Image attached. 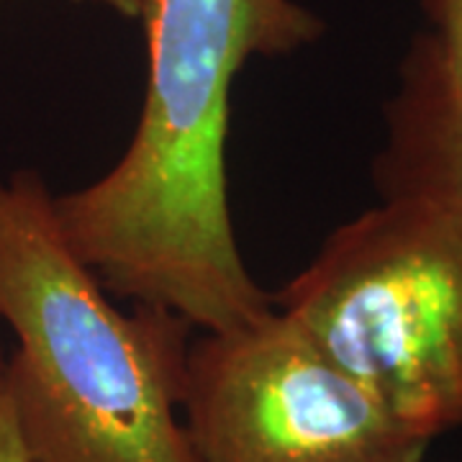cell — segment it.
Returning a JSON list of instances; mask_svg holds the SVG:
<instances>
[{
    "instance_id": "cell-1",
    "label": "cell",
    "mask_w": 462,
    "mask_h": 462,
    "mask_svg": "<svg viewBox=\"0 0 462 462\" xmlns=\"http://www.w3.org/2000/svg\"><path fill=\"white\" fill-rule=\"evenodd\" d=\"M147 90L126 152L98 180L54 196L69 249L100 285L221 331L273 309L231 224V85L252 57L321 36L296 0H144Z\"/></svg>"
},
{
    "instance_id": "cell-2",
    "label": "cell",
    "mask_w": 462,
    "mask_h": 462,
    "mask_svg": "<svg viewBox=\"0 0 462 462\" xmlns=\"http://www.w3.org/2000/svg\"><path fill=\"white\" fill-rule=\"evenodd\" d=\"M108 296L65 242L44 178H0L5 385L29 462H200L182 424L193 327Z\"/></svg>"
},
{
    "instance_id": "cell-3",
    "label": "cell",
    "mask_w": 462,
    "mask_h": 462,
    "mask_svg": "<svg viewBox=\"0 0 462 462\" xmlns=\"http://www.w3.org/2000/svg\"><path fill=\"white\" fill-rule=\"evenodd\" d=\"M273 306L401 424L462 430V218L421 196H383L331 231Z\"/></svg>"
},
{
    "instance_id": "cell-4",
    "label": "cell",
    "mask_w": 462,
    "mask_h": 462,
    "mask_svg": "<svg viewBox=\"0 0 462 462\" xmlns=\"http://www.w3.org/2000/svg\"><path fill=\"white\" fill-rule=\"evenodd\" d=\"M182 424L200 462H421L431 445L275 306L190 342Z\"/></svg>"
},
{
    "instance_id": "cell-5",
    "label": "cell",
    "mask_w": 462,
    "mask_h": 462,
    "mask_svg": "<svg viewBox=\"0 0 462 462\" xmlns=\"http://www.w3.org/2000/svg\"><path fill=\"white\" fill-rule=\"evenodd\" d=\"M373 180L380 199L421 196L462 218V103L406 57L385 103V142Z\"/></svg>"
},
{
    "instance_id": "cell-6",
    "label": "cell",
    "mask_w": 462,
    "mask_h": 462,
    "mask_svg": "<svg viewBox=\"0 0 462 462\" xmlns=\"http://www.w3.org/2000/svg\"><path fill=\"white\" fill-rule=\"evenodd\" d=\"M424 32L413 36L411 60L442 85L449 98L462 103V0H421Z\"/></svg>"
},
{
    "instance_id": "cell-7",
    "label": "cell",
    "mask_w": 462,
    "mask_h": 462,
    "mask_svg": "<svg viewBox=\"0 0 462 462\" xmlns=\"http://www.w3.org/2000/svg\"><path fill=\"white\" fill-rule=\"evenodd\" d=\"M0 462H29L23 442L18 437L11 396L5 385V357L0 355Z\"/></svg>"
},
{
    "instance_id": "cell-8",
    "label": "cell",
    "mask_w": 462,
    "mask_h": 462,
    "mask_svg": "<svg viewBox=\"0 0 462 462\" xmlns=\"http://www.w3.org/2000/svg\"><path fill=\"white\" fill-rule=\"evenodd\" d=\"M98 3L108 5L114 14H118V16H126V18L142 16V5H144V0H98Z\"/></svg>"
}]
</instances>
